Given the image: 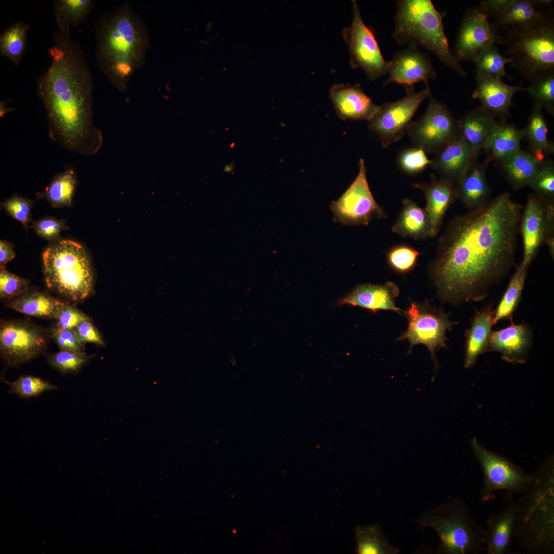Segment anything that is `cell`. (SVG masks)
Instances as JSON below:
<instances>
[{"mask_svg": "<svg viewBox=\"0 0 554 554\" xmlns=\"http://www.w3.org/2000/svg\"><path fill=\"white\" fill-rule=\"evenodd\" d=\"M523 208L505 192L450 221L429 266L441 299L483 300L503 279L514 264Z\"/></svg>", "mask_w": 554, "mask_h": 554, "instance_id": "6da1fadb", "label": "cell"}, {"mask_svg": "<svg viewBox=\"0 0 554 554\" xmlns=\"http://www.w3.org/2000/svg\"><path fill=\"white\" fill-rule=\"evenodd\" d=\"M55 22L48 50L51 62L39 78L37 93L46 110L50 138L67 150L89 155L100 140L92 123V76L71 27Z\"/></svg>", "mask_w": 554, "mask_h": 554, "instance_id": "7a4b0ae2", "label": "cell"}, {"mask_svg": "<svg viewBox=\"0 0 554 554\" xmlns=\"http://www.w3.org/2000/svg\"><path fill=\"white\" fill-rule=\"evenodd\" d=\"M529 487L522 493L516 539L528 554L554 553V460L548 456L538 466Z\"/></svg>", "mask_w": 554, "mask_h": 554, "instance_id": "3957f363", "label": "cell"}, {"mask_svg": "<svg viewBox=\"0 0 554 554\" xmlns=\"http://www.w3.org/2000/svg\"><path fill=\"white\" fill-rule=\"evenodd\" d=\"M446 12H440L430 0H401L397 3L393 39L399 45L421 47L434 54L446 66L461 76L467 74L455 58L443 24Z\"/></svg>", "mask_w": 554, "mask_h": 554, "instance_id": "277c9868", "label": "cell"}, {"mask_svg": "<svg viewBox=\"0 0 554 554\" xmlns=\"http://www.w3.org/2000/svg\"><path fill=\"white\" fill-rule=\"evenodd\" d=\"M95 32L100 69L125 60L143 65L150 38L145 24L128 4L103 13L95 24Z\"/></svg>", "mask_w": 554, "mask_h": 554, "instance_id": "5b68a950", "label": "cell"}, {"mask_svg": "<svg viewBox=\"0 0 554 554\" xmlns=\"http://www.w3.org/2000/svg\"><path fill=\"white\" fill-rule=\"evenodd\" d=\"M502 44L507 47L509 64L528 81L554 73V15L544 11L537 19L509 27Z\"/></svg>", "mask_w": 554, "mask_h": 554, "instance_id": "8992f818", "label": "cell"}, {"mask_svg": "<svg viewBox=\"0 0 554 554\" xmlns=\"http://www.w3.org/2000/svg\"><path fill=\"white\" fill-rule=\"evenodd\" d=\"M47 288L72 301H83L94 291V275L85 248L68 239L50 243L42 255Z\"/></svg>", "mask_w": 554, "mask_h": 554, "instance_id": "52a82bcc", "label": "cell"}, {"mask_svg": "<svg viewBox=\"0 0 554 554\" xmlns=\"http://www.w3.org/2000/svg\"><path fill=\"white\" fill-rule=\"evenodd\" d=\"M420 523L438 533L440 553L479 554L485 551L484 527L475 520L470 508L462 500L446 502L423 515Z\"/></svg>", "mask_w": 554, "mask_h": 554, "instance_id": "ba28073f", "label": "cell"}, {"mask_svg": "<svg viewBox=\"0 0 554 554\" xmlns=\"http://www.w3.org/2000/svg\"><path fill=\"white\" fill-rule=\"evenodd\" d=\"M470 443L483 474L480 493L482 502L494 499L498 490L522 494L529 487L533 473L526 472L507 458L488 450L476 438Z\"/></svg>", "mask_w": 554, "mask_h": 554, "instance_id": "9c48e42d", "label": "cell"}, {"mask_svg": "<svg viewBox=\"0 0 554 554\" xmlns=\"http://www.w3.org/2000/svg\"><path fill=\"white\" fill-rule=\"evenodd\" d=\"M520 231L523 243V264L529 266L543 244L547 245L553 259V201L544 199L533 193L529 194L523 209Z\"/></svg>", "mask_w": 554, "mask_h": 554, "instance_id": "30bf717a", "label": "cell"}, {"mask_svg": "<svg viewBox=\"0 0 554 554\" xmlns=\"http://www.w3.org/2000/svg\"><path fill=\"white\" fill-rule=\"evenodd\" d=\"M351 25L343 30V37L350 53V64L361 68L370 81L387 74L388 61L383 57L373 29L364 23L358 4L353 0Z\"/></svg>", "mask_w": 554, "mask_h": 554, "instance_id": "8fae6325", "label": "cell"}, {"mask_svg": "<svg viewBox=\"0 0 554 554\" xmlns=\"http://www.w3.org/2000/svg\"><path fill=\"white\" fill-rule=\"evenodd\" d=\"M428 84L422 90H407L402 98L385 103L369 121V128L378 137L383 148L402 137L413 115L422 102L431 95Z\"/></svg>", "mask_w": 554, "mask_h": 554, "instance_id": "7c38bea8", "label": "cell"}, {"mask_svg": "<svg viewBox=\"0 0 554 554\" xmlns=\"http://www.w3.org/2000/svg\"><path fill=\"white\" fill-rule=\"evenodd\" d=\"M330 209L334 220L345 225L366 226L373 219L386 217L369 189L363 159L360 160L357 177L341 197L332 202Z\"/></svg>", "mask_w": 554, "mask_h": 554, "instance_id": "4fadbf2b", "label": "cell"}, {"mask_svg": "<svg viewBox=\"0 0 554 554\" xmlns=\"http://www.w3.org/2000/svg\"><path fill=\"white\" fill-rule=\"evenodd\" d=\"M48 342L46 332L29 321H3L0 326V351L7 365L16 367L39 355Z\"/></svg>", "mask_w": 554, "mask_h": 554, "instance_id": "5bb4252c", "label": "cell"}, {"mask_svg": "<svg viewBox=\"0 0 554 554\" xmlns=\"http://www.w3.org/2000/svg\"><path fill=\"white\" fill-rule=\"evenodd\" d=\"M404 313L408 320V327L397 341H409V351L415 345H425L437 366L435 352L445 347L446 332L451 329L454 323L450 321L446 313L427 304L412 302Z\"/></svg>", "mask_w": 554, "mask_h": 554, "instance_id": "9a60e30c", "label": "cell"}, {"mask_svg": "<svg viewBox=\"0 0 554 554\" xmlns=\"http://www.w3.org/2000/svg\"><path fill=\"white\" fill-rule=\"evenodd\" d=\"M406 131L417 147L429 153H437L460 135L458 121L445 105L432 98L424 114L411 122Z\"/></svg>", "mask_w": 554, "mask_h": 554, "instance_id": "2e32d148", "label": "cell"}, {"mask_svg": "<svg viewBox=\"0 0 554 554\" xmlns=\"http://www.w3.org/2000/svg\"><path fill=\"white\" fill-rule=\"evenodd\" d=\"M502 44V38L478 6L464 14L456 38L453 54L458 61L472 62L487 47Z\"/></svg>", "mask_w": 554, "mask_h": 554, "instance_id": "e0dca14e", "label": "cell"}, {"mask_svg": "<svg viewBox=\"0 0 554 554\" xmlns=\"http://www.w3.org/2000/svg\"><path fill=\"white\" fill-rule=\"evenodd\" d=\"M387 74L384 85L397 84L405 86L407 90L413 89V86L419 82L427 84L437 76L429 56L414 46L394 53L388 61Z\"/></svg>", "mask_w": 554, "mask_h": 554, "instance_id": "ac0fdd59", "label": "cell"}, {"mask_svg": "<svg viewBox=\"0 0 554 554\" xmlns=\"http://www.w3.org/2000/svg\"><path fill=\"white\" fill-rule=\"evenodd\" d=\"M512 493L505 492L502 508L492 514L484 527L485 551L487 554H509L516 539L519 506Z\"/></svg>", "mask_w": 554, "mask_h": 554, "instance_id": "d6986e66", "label": "cell"}, {"mask_svg": "<svg viewBox=\"0 0 554 554\" xmlns=\"http://www.w3.org/2000/svg\"><path fill=\"white\" fill-rule=\"evenodd\" d=\"M510 324L501 329L491 331L487 351H497L503 360L515 364L526 362L532 345L531 329L524 324Z\"/></svg>", "mask_w": 554, "mask_h": 554, "instance_id": "ffe728a7", "label": "cell"}, {"mask_svg": "<svg viewBox=\"0 0 554 554\" xmlns=\"http://www.w3.org/2000/svg\"><path fill=\"white\" fill-rule=\"evenodd\" d=\"M436 153L430 165L441 179L457 186L478 157L460 135Z\"/></svg>", "mask_w": 554, "mask_h": 554, "instance_id": "44dd1931", "label": "cell"}, {"mask_svg": "<svg viewBox=\"0 0 554 554\" xmlns=\"http://www.w3.org/2000/svg\"><path fill=\"white\" fill-rule=\"evenodd\" d=\"M330 98L337 114L343 120L369 121L380 107L359 84H335L330 89Z\"/></svg>", "mask_w": 554, "mask_h": 554, "instance_id": "7402d4cb", "label": "cell"}, {"mask_svg": "<svg viewBox=\"0 0 554 554\" xmlns=\"http://www.w3.org/2000/svg\"><path fill=\"white\" fill-rule=\"evenodd\" d=\"M477 86L472 97L480 101V107L503 121L508 113L514 95L524 91L520 85L510 86L502 78H476Z\"/></svg>", "mask_w": 554, "mask_h": 554, "instance_id": "603a6c76", "label": "cell"}, {"mask_svg": "<svg viewBox=\"0 0 554 554\" xmlns=\"http://www.w3.org/2000/svg\"><path fill=\"white\" fill-rule=\"evenodd\" d=\"M399 292V287L392 282H387L383 285L360 284L341 299L339 305L359 306L372 312L387 310L401 313L402 310L395 303V299Z\"/></svg>", "mask_w": 554, "mask_h": 554, "instance_id": "cb8c5ba5", "label": "cell"}, {"mask_svg": "<svg viewBox=\"0 0 554 554\" xmlns=\"http://www.w3.org/2000/svg\"><path fill=\"white\" fill-rule=\"evenodd\" d=\"M414 187L420 189L425 195V210L429 216L434 237L441 228L447 210L458 199L457 186L440 178L434 179L429 183L416 184Z\"/></svg>", "mask_w": 554, "mask_h": 554, "instance_id": "d4e9b609", "label": "cell"}, {"mask_svg": "<svg viewBox=\"0 0 554 554\" xmlns=\"http://www.w3.org/2000/svg\"><path fill=\"white\" fill-rule=\"evenodd\" d=\"M498 121L493 115L479 107L467 112L458 121L460 135L472 152L478 156Z\"/></svg>", "mask_w": 554, "mask_h": 554, "instance_id": "484cf974", "label": "cell"}, {"mask_svg": "<svg viewBox=\"0 0 554 554\" xmlns=\"http://www.w3.org/2000/svg\"><path fill=\"white\" fill-rule=\"evenodd\" d=\"M494 310L489 306L476 311L469 328L465 332L464 366L472 367L478 357L487 351L491 328L493 325Z\"/></svg>", "mask_w": 554, "mask_h": 554, "instance_id": "4316f807", "label": "cell"}, {"mask_svg": "<svg viewBox=\"0 0 554 554\" xmlns=\"http://www.w3.org/2000/svg\"><path fill=\"white\" fill-rule=\"evenodd\" d=\"M524 138L523 129L499 121L488 136L483 150L487 158L486 161L503 162L520 148V143Z\"/></svg>", "mask_w": 554, "mask_h": 554, "instance_id": "83f0119b", "label": "cell"}, {"mask_svg": "<svg viewBox=\"0 0 554 554\" xmlns=\"http://www.w3.org/2000/svg\"><path fill=\"white\" fill-rule=\"evenodd\" d=\"M391 229L401 236L415 240L433 237L430 220L425 209L409 199L403 200L402 209Z\"/></svg>", "mask_w": 554, "mask_h": 554, "instance_id": "f1b7e54d", "label": "cell"}, {"mask_svg": "<svg viewBox=\"0 0 554 554\" xmlns=\"http://www.w3.org/2000/svg\"><path fill=\"white\" fill-rule=\"evenodd\" d=\"M488 164L486 161L479 163L475 162L457 186L458 199L470 210L482 206L489 200L490 189L486 177Z\"/></svg>", "mask_w": 554, "mask_h": 554, "instance_id": "f546056e", "label": "cell"}, {"mask_svg": "<svg viewBox=\"0 0 554 554\" xmlns=\"http://www.w3.org/2000/svg\"><path fill=\"white\" fill-rule=\"evenodd\" d=\"M543 161L520 149L500 164L511 186L519 190L530 185Z\"/></svg>", "mask_w": 554, "mask_h": 554, "instance_id": "4dcf8cb0", "label": "cell"}, {"mask_svg": "<svg viewBox=\"0 0 554 554\" xmlns=\"http://www.w3.org/2000/svg\"><path fill=\"white\" fill-rule=\"evenodd\" d=\"M77 185L75 170L72 167H68L55 175L45 190L38 193L37 198H44L54 208L70 207Z\"/></svg>", "mask_w": 554, "mask_h": 554, "instance_id": "1f68e13d", "label": "cell"}, {"mask_svg": "<svg viewBox=\"0 0 554 554\" xmlns=\"http://www.w3.org/2000/svg\"><path fill=\"white\" fill-rule=\"evenodd\" d=\"M64 303L41 291H27L9 300L7 306L29 316L52 319Z\"/></svg>", "mask_w": 554, "mask_h": 554, "instance_id": "d6a6232c", "label": "cell"}, {"mask_svg": "<svg viewBox=\"0 0 554 554\" xmlns=\"http://www.w3.org/2000/svg\"><path fill=\"white\" fill-rule=\"evenodd\" d=\"M526 138L531 148V153L541 160L545 155L554 152L553 143L548 138L547 123L542 113V109L533 104L526 127L523 129Z\"/></svg>", "mask_w": 554, "mask_h": 554, "instance_id": "836d02e7", "label": "cell"}, {"mask_svg": "<svg viewBox=\"0 0 554 554\" xmlns=\"http://www.w3.org/2000/svg\"><path fill=\"white\" fill-rule=\"evenodd\" d=\"M528 267L521 262L517 268L500 303L494 310L493 325L501 320L512 319L513 313L522 296Z\"/></svg>", "mask_w": 554, "mask_h": 554, "instance_id": "e575fe53", "label": "cell"}, {"mask_svg": "<svg viewBox=\"0 0 554 554\" xmlns=\"http://www.w3.org/2000/svg\"><path fill=\"white\" fill-rule=\"evenodd\" d=\"M543 11L536 9L532 0H512L504 13L490 23L499 33L509 27L531 22L538 18Z\"/></svg>", "mask_w": 554, "mask_h": 554, "instance_id": "d590c367", "label": "cell"}, {"mask_svg": "<svg viewBox=\"0 0 554 554\" xmlns=\"http://www.w3.org/2000/svg\"><path fill=\"white\" fill-rule=\"evenodd\" d=\"M356 552L359 554H395L399 550L388 541L377 524L357 526Z\"/></svg>", "mask_w": 554, "mask_h": 554, "instance_id": "8d00e7d4", "label": "cell"}, {"mask_svg": "<svg viewBox=\"0 0 554 554\" xmlns=\"http://www.w3.org/2000/svg\"><path fill=\"white\" fill-rule=\"evenodd\" d=\"M30 25L23 22L11 25L0 36L1 54L16 67L25 52Z\"/></svg>", "mask_w": 554, "mask_h": 554, "instance_id": "74e56055", "label": "cell"}, {"mask_svg": "<svg viewBox=\"0 0 554 554\" xmlns=\"http://www.w3.org/2000/svg\"><path fill=\"white\" fill-rule=\"evenodd\" d=\"M476 64V78H499L508 76L505 66L509 64L508 57L501 54L496 44L487 47L478 55Z\"/></svg>", "mask_w": 554, "mask_h": 554, "instance_id": "f35d334b", "label": "cell"}, {"mask_svg": "<svg viewBox=\"0 0 554 554\" xmlns=\"http://www.w3.org/2000/svg\"><path fill=\"white\" fill-rule=\"evenodd\" d=\"M94 2L92 0H57L53 1L55 19L70 27L83 24L90 14Z\"/></svg>", "mask_w": 554, "mask_h": 554, "instance_id": "ab89813d", "label": "cell"}, {"mask_svg": "<svg viewBox=\"0 0 554 554\" xmlns=\"http://www.w3.org/2000/svg\"><path fill=\"white\" fill-rule=\"evenodd\" d=\"M524 88L534 101V105L554 115V73L537 77Z\"/></svg>", "mask_w": 554, "mask_h": 554, "instance_id": "60d3db41", "label": "cell"}, {"mask_svg": "<svg viewBox=\"0 0 554 554\" xmlns=\"http://www.w3.org/2000/svg\"><path fill=\"white\" fill-rule=\"evenodd\" d=\"M4 382L9 387V392L16 394L23 399L37 397L46 391L57 389L54 384L40 378L32 375L21 376L12 382L6 380Z\"/></svg>", "mask_w": 554, "mask_h": 554, "instance_id": "b9f144b4", "label": "cell"}, {"mask_svg": "<svg viewBox=\"0 0 554 554\" xmlns=\"http://www.w3.org/2000/svg\"><path fill=\"white\" fill-rule=\"evenodd\" d=\"M91 357L83 351L61 350L49 355L48 361L52 367L62 373H75L87 363Z\"/></svg>", "mask_w": 554, "mask_h": 554, "instance_id": "7bdbcfd3", "label": "cell"}, {"mask_svg": "<svg viewBox=\"0 0 554 554\" xmlns=\"http://www.w3.org/2000/svg\"><path fill=\"white\" fill-rule=\"evenodd\" d=\"M420 252L412 247L399 244L387 252L388 264L395 272L404 274L411 271L416 265Z\"/></svg>", "mask_w": 554, "mask_h": 554, "instance_id": "ee69618b", "label": "cell"}, {"mask_svg": "<svg viewBox=\"0 0 554 554\" xmlns=\"http://www.w3.org/2000/svg\"><path fill=\"white\" fill-rule=\"evenodd\" d=\"M37 200V197L35 200H31L17 194H14L1 202V208L4 209L9 215L21 223L27 232L31 221V211L33 204Z\"/></svg>", "mask_w": 554, "mask_h": 554, "instance_id": "f6af8a7d", "label": "cell"}, {"mask_svg": "<svg viewBox=\"0 0 554 554\" xmlns=\"http://www.w3.org/2000/svg\"><path fill=\"white\" fill-rule=\"evenodd\" d=\"M533 193L546 199L554 200V165L551 161H544L529 186Z\"/></svg>", "mask_w": 554, "mask_h": 554, "instance_id": "bcb514c9", "label": "cell"}, {"mask_svg": "<svg viewBox=\"0 0 554 554\" xmlns=\"http://www.w3.org/2000/svg\"><path fill=\"white\" fill-rule=\"evenodd\" d=\"M28 280L8 271L5 268L0 270V297L11 299L27 292Z\"/></svg>", "mask_w": 554, "mask_h": 554, "instance_id": "7dc6e473", "label": "cell"}, {"mask_svg": "<svg viewBox=\"0 0 554 554\" xmlns=\"http://www.w3.org/2000/svg\"><path fill=\"white\" fill-rule=\"evenodd\" d=\"M431 163V160L428 159L426 152L418 147L403 151L399 158L401 168L403 171L410 174L422 171L428 165H430Z\"/></svg>", "mask_w": 554, "mask_h": 554, "instance_id": "c3c4849f", "label": "cell"}, {"mask_svg": "<svg viewBox=\"0 0 554 554\" xmlns=\"http://www.w3.org/2000/svg\"><path fill=\"white\" fill-rule=\"evenodd\" d=\"M32 227L39 236L51 242L60 240L62 230L70 229L65 220L49 216L32 222Z\"/></svg>", "mask_w": 554, "mask_h": 554, "instance_id": "681fc988", "label": "cell"}, {"mask_svg": "<svg viewBox=\"0 0 554 554\" xmlns=\"http://www.w3.org/2000/svg\"><path fill=\"white\" fill-rule=\"evenodd\" d=\"M88 317L76 308L64 303L55 312L52 319L55 326L64 329H74Z\"/></svg>", "mask_w": 554, "mask_h": 554, "instance_id": "f907efd6", "label": "cell"}, {"mask_svg": "<svg viewBox=\"0 0 554 554\" xmlns=\"http://www.w3.org/2000/svg\"><path fill=\"white\" fill-rule=\"evenodd\" d=\"M51 335L61 350L83 352L85 343L74 329H64L55 326L52 329Z\"/></svg>", "mask_w": 554, "mask_h": 554, "instance_id": "816d5d0a", "label": "cell"}, {"mask_svg": "<svg viewBox=\"0 0 554 554\" xmlns=\"http://www.w3.org/2000/svg\"><path fill=\"white\" fill-rule=\"evenodd\" d=\"M74 330L84 343H92L98 346L105 345L101 334L89 318L81 321Z\"/></svg>", "mask_w": 554, "mask_h": 554, "instance_id": "f5cc1de1", "label": "cell"}, {"mask_svg": "<svg viewBox=\"0 0 554 554\" xmlns=\"http://www.w3.org/2000/svg\"><path fill=\"white\" fill-rule=\"evenodd\" d=\"M512 0H482L479 8L488 17L494 19L501 16Z\"/></svg>", "mask_w": 554, "mask_h": 554, "instance_id": "db71d44e", "label": "cell"}, {"mask_svg": "<svg viewBox=\"0 0 554 554\" xmlns=\"http://www.w3.org/2000/svg\"><path fill=\"white\" fill-rule=\"evenodd\" d=\"M14 245L5 240L0 241V268H5L6 265L16 256Z\"/></svg>", "mask_w": 554, "mask_h": 554, "instance_id": "11a10c76", "label": "cell"}, {"mask_svg": "<svg viewBox=\"0 0 554 554\" xmlns=\"http://www.w3.org/2000/svg\"><path fill=\"white\" fill-rule=\"evenodd\" d=\"M533 4L535 8H540V10H543V8L547 9L548 10H551L552 9V6L554 3L553 0H532Z\"/></svg>", "mask_w": 554, "mask_h": 554, "instance_id": "9f6ffc18", "label": "cell"}, {"mask_svg": "<svg viewBox=\"0 0 554 554\" xmlns=\"http://www.w3.org/2000/svg\"><path fill=\"white\" fill-rule=\"evenodd\" d=\"M7 102H7V101L6 102V101H4L3 100L1 101V102H0V116H1V117H3L6 114H7V113H8L9 112H11V111H13L14 110V108L8 107L7 106Z\"/></svg>", "mask_w": 554, "mask_h": 554, "instance_id": "6f0895ef", "label": "cell"}, {"mask_svg": "<svg viewBox=\"0 0 554 554\" xmlns=\"http://www.w3.org/2000/svg\"><path fill=\"white\" fill-rule=\"evenodd\" d=\"M233 169L234 166L233 165V164H227L224 167V171L225 172L230 173L232 171Z\"/></svg>", "mask_w": 554, "mask_h": 554, "instance_id": "680465c9", "label": "cell"}]
</instances>
